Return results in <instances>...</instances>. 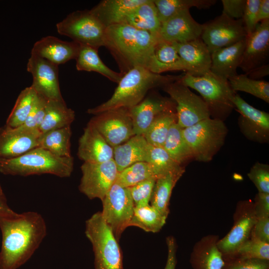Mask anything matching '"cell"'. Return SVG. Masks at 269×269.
<instances>
[{"label":"cell","instance_id":"cell-1","mask_svg":"<svg viewBox=\"0 0 269 269\" xmlns=\"http://www.w3.org/2000/svg\"><path fill=\"white\" fill-rule=\"evenodd\" d=\"M2 241L0 269H17L39 248L47 234L42 215L36 212L0 215Z\"/></svg>","mask_w":269,"mask_h":269},{"label":"cell","instance_id":"cell-2","mask_svg":"<svg viewBox=\"0 0 269 269\" xmlns=\"http://www.w3.org/2000/svg\"><path fill=\"white\" fill-rule=\"evenodd\" d=\"M158 38L126 23L106 28L104 46L110 51L123 75L135 67L148 70Z\"/></svg>","mask_w":269,"mask_h":269},{"label":"cell","instance_id":"cell-3","mask_svg":"<svg viewBox=\"0 0 269 269\" xmlns=\"http://www.w3.org/2000/svg\"><path fill=\"white\" fill-rule=\"evenodd\" d=\"M179 75H163L141 67H135L123 75L112 97L105 102L87 110L89 114L121 108H131L140 103L150 90L180 79Z\"/></svg>","mask_w":269,"mask_h":269},{"label":"cell","instance_id":"cell-4","mask_svg":"<svg viewBox=\"0 0 269 269\" xmlns=\"http://www.w3.org/2000/svg\"><path fill=\"white\" fill-rule=\"evenodd\" d=\"M73 168L72 156L59 157L40 147L16 158L0 161V172L13 176L50 174L66 178L71 176Z\"/></svg>","mask_w":269,"mask_h":269},{"label":"cell","instance_id":"cell-5","mask_svg":"<svg viewBox=\"0 0 269 269\" xmlns=\"http://www.w3.org/2000/svg\"><path fill=\"white\" fill-rule=\"evenodd\" d=\"M85 232L92 245L95 269H123L118 241L101 212L95 213L86 221Z\"/></svg>","mask_w":269,"mask_h":269},{"label":"cell","instance_id":"cell-6","mask_svg":"<svg viewBox=\"0 0 269 269\" xmlns=\"http://www.w3.org/2000/svg\"><path fill=\"white\" fill-rule=\"evenodd\" d=\"M228 129L221 119L208 118L182 129L183 137L192 153V158L209 162L223 146Z\"/></svg>","mask_w":269,"mask_h":269},{"label":"cell","instance_id":"cell-7","mask_svg":"<svg viewBox=\"0 0 269 269\" xmlns=\"http://www.w3.org/2000/svg\"><path fill=\"white\" fill-rule=\"evenodd\" d=\"M180 81L201 95L211 116L216 117L215 118L227 115L235 108L232 98L236 92L232 89L228 80L209 71L201 76L185 73Z\"/></svg>","mask_w":269,"mask_h":269},{"label":"cell","instance_id":"cell-8","mask_svg":"<svg viewBox=\"0 0 269 269\" xmlns=\"http://www.w3.org/2000/svg\"><path fill=\"white\" fill-rule=\"evenodd\" d=\"M57 32L80 45L104 46L106 27L91 10H76L56 24Z\"/></svg>","mask_w":269,"mask_h":269},{"label":"cell","instance_id":"cell-9","mask_svg":"<svg viewBox=\"0 0 269 269\" xmlns=\"http://www.w3.org/2000/svg\"><path fill=\"white\" fill-rule=\"evenodd\" d=\"M162 89L176 104L177 123L182 129L211 118L208 107L202 97L192 92L180 79Z\"/></svg>","mask_w":269,"mask_h":269},{"label":"cell","instance_id":"cell-10","mask_svg":"<svg viewBox=\"0 0 269 269\" xmlns=\"http://www.w3.org/2000/svg\"><path fill=\"white\" fill-rule=\"evenodd\" d=\"M102 215L119 241L124 231L129 227L134 205L129 187L115 183L102 200Z\"/></svg>","mask_w":269,"mask_h":269},{"label":"cell","instance_id":"cell-11","mask_svg":"<svg viewBox=\"0 0 269 269\" xmlns=\"http://www.w3.org/2000/svg\"><path fill=\"white\" fill-rule=\"evenodd\" d=\"M246 37L242 18L236 20L222 13L203 24L200 38L211 53L236 44Z\"/></svg>","mask_w":269,"mask_h":269},{"label":"cell","instance_id":"cell-12","mask_svg":"<svg viewBox=\"0 0 269 269\" xmlns=\"http://www.w3.org/2000/svg\"><path fill=\"white\" fill-rule=\"evenodd\" d=\"M113 148L134 135L129 110L121 108L95 115L89 122Z\"/></svg>","mask_w":269,"mask_h":269},{"label":"cell","instance_id":"cell-13","mask_svg":"<svg viewBox=\"0 0 269 269\" xmlns=\"http://www.w3.org/2000/svg\"><path fill=\"white\" fill-rule=\"evenodd\" d=\"M81 170L80 191L90 199L101 201L115 183L119 173L113 159L100 163L84 162Z\"/></svg>","mask_w":269,"mask_h":269},{"label":"cell","instance_id":"cell-14","mask_svg":"<svg viewBox=\"0 0 269 269\" xmlns=\"http://www.w3.org/2000/svg\"><path fill=\"white\" fill-rule=\"evenodd\" d=\"M27 70L32 76L31 87L47 101H63L59 87L58 66L31 54Z\"/></svg>","mask_w":269,"mask_h":269},{"label":"cell","instance_id":"cell-15","mask_svg":"<svg viewBox=\"0 0 269 269\" xmlns=\"http://www.w3.org/2000/svg\"><path fill=\"white\" fill-rule=\"evenodd\" d=\"M41 133L38 130L21 125L0 128V161L19 157L38 147Z\"/></svg>","mask_w":269,"mask_h":269},{"label":"cell","instance_id":"cell-16","mask_svg":"<svg viewBox=\"0 0 269 269\" xmlns=\"http://www.w3.org/2000/svg\"><path fill=\"white\" fill-rule=\"evenodd\" d=\"M235 108L240 113L238 124L240 131L248 139L259 143L269 141V114L257 109L236 93L232 98Z\"/></svg>","mask_w":269,"mask_h":269},{"label":"cell","instance_id":"cell-17","mask_svg":"<svg viewBox=\"0 0 269 269\" xmlns=\"http://www.w3.org/2000/svg\"><path fill=\"white\" fill-rule=\"evenodd\" d=\"M269 19L259 22L255 30L246 38V46L239 66L245 72L268 64Z\"/></svg>","mask_w":269,"mask_h":269},{"label":"cell","instance_id":"cell-18","mask_svg":"<svg viewBox=\"0 0 269 269\" xmlns=\"http://www.w3.org/2000/svg\"><path fill=\"white\" fill-rule=\"evenodd\" d=\"M175 108L176 104L170 98L156 93L145 97L138 104L129 108L134 134L143 135L160 114Z\"/></svg>","mask_w":269,"mask_h":269},{"label":"cell","instance_id":"cell-19","mask_svg":"<svg viewBox=\"0 0 269 269\" xmlns=\"http://www.w3.org/2000/svg\"><path fill=\"white\" fill-rule=\"evenodd\" d=\"M202 30L203 24L194 19L189 10H183L161 23L159 39L171 43L187 42L200 38Z\"/></svg>","mask_w":269,"mask_h":269},{"label":"cell","instance_id":"cell-20","mask_svg":"<svg viewBox=\"0 0 269 269\" xmlns=\"http://www.w3.org/2000/svg\"><path fill=\"white\" fill-rule=\"evenodd\" d=\"M77 155L84 162H104L113 159V148L88 123L79 139Z\"/></svg>","mask_w":269,"mask_h":269},{"label":"cell","instance_id":"cell-21","mask_svg":"<svg viewBox=\"0 0 269 269\" xmlns=\"http://www.w3.org/2000/svg\"><path fill=\"white\" fill-rule=\"evenodd\" d=\"M186 67V73L195 76L210 71L211 53L200 38L187 42L172 43Z\"/></svg>","mask_w":269,"mask_h":269},{"label":"cell","instance_id":"cell-22","mask_svg":"<svg viewBox=\"0 0 269 269\" xmlns=\"http://www.w3.org/2000/svg\"><path fill=\"white\" fill-rule=\"evenodd\" d=\"M80 45L74 41L62 40L47 36L36 41L31 54L41 57L57 66L76 58Z\"/></svg>","mask_w":269,"mask_h":269},{"label":"cell","instance_id":"cell-23","mask_svg":"<svg viewBox=\"0 0 269 269\" xmlns=\"http://www.w3.org/2000/svg\"><path fill=\"white\" fill-rule=\"evenodd\" d=\"M245 46L246 38L212 52L210 71L227 80L237 75V69L240 65Z\"/></svg>","mask_w":269,"mask_h":269},{"label":"cell","instance_id":"cell-24","mask_svg":"<svg viewBox=\"0 0 269 269\" xmlns=\"http://www.w3.org/2000/svg\"><path fill=\"white\" fill-rule=\"evenodd\" d=\"M149 144L143 135H134L113 148V159L119 172L134 163L146 161Z\"/></svg>","mask_w":269,"mask_h":269},{"label":"cell","instance_id":"cell-25","mask_svg":"<svg viewBox=\"0 0 269 269\" xmlns=\"http://www.w3.org/2000/svg\"><path fill=\"white\" fill-rule=\"evenodd\" d=\"M144 0H103L91 11L106 27L124 23L127 15Z\"/></svg>","mask_w":269,"mask_h":269},{"label":"cell","instance_id":"cell-26","mask_svg":"<svg viewBox=\"0 0 269 269\" xmlns=\"http://www.w3.org/2000/svg\"><path fill=\"white\" fill-rule=\"evenodd\" d=\"M148 70L161 74L169 71L186 72V67L173 44L158 39L154 47Z\"/></svg>","mask_w":269,"mask_h":269},{"label":"cell","instance_id":"cell-27","mask_svg":"<svg viewBox=\"0 0 269 269\" xmlns=\"http://www.w3.org/2000/svg\"><path fill=\"white\" fill-rule=\"evenodd\" d=\"M124 23L149 32L159 38L161 23L153 0L144 1L126 17Z\"/></svg>","mask_w":269,"mask_h":269},{"label":"cell","instance_id":"cell-28","mask_svg":"<svg viewBox=\"0 0 269 269\" xmlns=\"http://www.w3.org/2000/svg\"><path fill=\"white\" fill-rule=\"evenodd\" d=\"M184 171L183 167L163 174L155 180L150 200V205L166 217L169 212V203L173 188Z\"/></svg>","mask_w":269,"mask_h":269},{"label":"cell","instance_id":"cell-29","mask_svg":"<svg viewBox=\"0 0 269 269\" xmlns=\"http://www.w3.org/2000/svg\"><path fill=\"white\" fill-rule=\"evenodd\" d=\"M78 71H93L100 74L110 81L119 83L123 75L109 68L102 61L98 54V49L80 45L75 58Z\"/></svg>","mask_w":269,"mask_h":269},{"label":"cell","instance_id":"cell-30","mask_svg":"<svg viewBox=\"0 0 269 269\" xmlns=\"http://www.w3.org/2000/svg\"><path fill=\"white\" fill-rule=\"evenodd\" d=\"M75 117L74 111L67 106L64 100L47 101L45 114L38 130L42 134L70 126Z\"/></svg>","mask_w":269,"mask_h":269},{"label":"cell","instance_id":"cell-31","mask_svg":"<svg viewBox=\"0 0 269 269\" xmlns=\"http://www.w3.org/2000/svg\"><path fill=\"white\" fill-rule=\"evenodd\" d=\"M71 135L70 126L41 134L38 140V147L59 157H71Z\"/></svg>","mask_w":269,"mask_h":269},{"label":"cell","instance_id":"cell-32","mask_svg":"<svg viewBox=\"0 0 269 269\" xmlns=\"http://www.w3.org/2000/svg\"><path fill=\"white\" fill-rule=\"evenodd\" d=\"M257 220V216L250 215L243 217L231 231L216 245L222 252L228 254L236 253L248 238Z\"/></svg>","mask_w":269,"mask_h":269},{"label":"cell","instance_id":"cell-33","mask_svg":"<svg viewBox=\"0 0 269 269\" xmlns=\"http://www.w3.org/2000/svg\"><path fill=\"white\" fill-rule=\"evenodd\" d=\"M166 219L149 204L134 206L129 226H135L145 232L156 233L161 230Z\"/></svg>","mask_w":269,"mask_h":269},{"label":"cell","instance_id":"cell-34","mask_svg":"<svg viewBox=\"0 0 269 269\" xmlns=\"http://www.w3.org/2000/svg\"><path fill=\"white\" fill-rule=\"evenodd\" d=\"M175 122L176 109L166 110L154 119L143 135L148 144L163 147L169 130Z\"/></svg>","mask_w":269,"mask_h":269},{"label":"cell","instance_id":"cell-35","mask_svg":"<svg viewBox=\"0 0 269 269\" xmlns=\"http://www.w3.org/2000/svg\"><path fill=\"white\" fill-rule=\"evenodd\" d=\"M216 1L215 0H153L161 23L178 12L189 10L192 7L207 9Z\"/></svg>","mask_w":269,"mask_h":269},{"label":"cell","instance_id":"cell-36","mask_svg":"<svg viewBox=\"0 0 269 269\" xmlns=\"http://www.w3.org/2000/svg\"><path fill=\"white\" fill-rule=\"evenodd\" d=\"M163 147L170 157L180 165L192 158L190 149L182 134V128L177 122L171 125Z\"/></svg>","mask_w":269,"mask_h":269},{"label":"cell","instance_id":"cell-37","mask_svg":"<svg viewBox=\"0 0 269 269\" xmlns=\"http://www.w3.org/2000/svg\"><path fill=\"white\" fill-rule=\"evenodd\" d=\"M36 95L31 86L22 90L6 120L5 125L16 128L23 125L30 113Z\"/></svg>","mask_w":269,"mask_h":269},{"label":"cell","instance_id":"cell-38","mask_svg":"<svg viewBox=\"0 0 269 269\" xmlns=\"http://www.w3.org/2000/svg\"><path fill=\"white\" fill-rule=\"evenodd\" d=\"M157 176L151 166L147 162L133 164L118 173L115 183L123 187H130L142 181Z\"/></svg>","mask_w":269,"mask_h":269},{"label":"cell","instance_id":"cell-39","mask_svg":"<svg viewBox=\"0 0 269 269\" xmlns=\"http://www.w3.org/2000/svg\"><path fill=\"white\" fill-rule=\"evenodd\" d=\"M232 89L242 91L269 103V83L261 80L249 78L245 74H237L228 80Z\"/></svg>","mask_w":269,"mask_h":269},{"label":"cell","instance_id":"cell-40","mask_svg":"<svg viewBox=\"0 0 269 269\" xmlns=\"http://www.w3.org/2000/svg\"><path fill=\"white\" fill-rule=\"evenodd\" d=\"M146 162L151 166L157 178L168 172L183 167L170 157L163 147L154 146L149 144Z\"/></svg>","mask_w":269,"mask_h":269},{"label":"cell","instance_id":"cell-41","mask_svg":"<svg viewBox=\"0 0 269 269\" xmlns=\"http://www.w3.org/2000/svg\"><path fill=\"white\" fill-rule=\"evenodd\" d=\"M235 253L239 258L269 261V244L253 236L251 240L244 243Z\"/></svg>","mask_w":269,"mask_h":269},{"label":"cell","instance_id":"cell-42","mask_svg":"<svg viewBox=\"0 0 269 269\" xmlns=\"http://www.w3.org/2000/svg\"><path fill=\"white\" fill-rule=\"evenodd\" d=\"M156 179H149L129 187L134 206L149 204Z\"/></svg>","mask_w":269,"mask_h":269},{"label":"cell","instance_id":"cell-43","mask_svg":"<svg viewBox=\"0 0 269 269\" xmlns=\"http://www.w3.org/2000/svg\"><path fill=\"white\" fill-rule=\"evenodd\" d=\"M250 179L257 188L259 192L269 193V166L256 162L248 173Z\"/></svg>","mask_w":269,"mask_h":269},{"label":"cell","instance_id":"cell-44","mask_svg":"<svg viewBox=\"0 0 269 269\" xmlns=\"http://www.w3.org/2000/svg\"><path fill=\"white\" fill-rule=\"evenodd\" d=\"M47 101L36 94L30 113L22 125L38 130L44 119Z\"/></svg>","mask_w":269,"mask_h":269},{"label":"cell","instance_id":"cell-45","mask_svg":"<svg viewBox=\"0 0 269 269\" xmlns=\"http://www.w3.org/2000/svg\"><path fill=\"white\" fill-rule=\"evenodd\" d=\"M198 269H222L225 262L216 245L211 247L197 261Z\"/></svg>","mask_w":269,"mask_h":269},{"label":"cell","instance_id":"cell-46","mask_svg":"<svg viewBox=\"0 0 269 269\" xmlns=\"http://www.w3.org/2000/svg\"><path fill=\"white\" fill-rule=\"evenodd\" d=\"M261 0H246L244 14L242 18L247 36L256 29L257 24L258 10Z\"/></svg>","mask_w":269,"mask_h":269},{"label":"cell","instance_id":"cell-47","mask_svg":"<svg viewBox=\"0 0 269 269\" xmlns=\"http://www.w3.org/2000/svg\"><path fill=\"white\" fill-rule=\"evenodd\" d=\"M222 13L230 18L241 19L243 17L246 0H222Z\"/></svg>","mask_w":269,"mask_h":269},{"label":"cell","instance_id":"cell-48","mask_svg":"<svg viewBox=\"0 0 269 269\" xmlns=\"http://www.w3.org/2000/svg\"><path fill=\"white\" fill-rule=\"evenodd\" d=\"M269 261L239 258L222 269H269Z\"/></svg>","mask_w":269,"mask_h":269},{"label":"cell","instance_id":"cell-49","mask_svg":"<svg viewBox=\"0 0 269 269\" xmlns=\"http://www.w3.org/2000/svg\"><path fill=\"white\" fill-rule=\"evenodd\" d=\"M255 237L265 242H269V216H257V220L254 226Z\"/></svg>","mask_w":269,"mask_h":269},{"label":"cell","instance_id":"cell-50","mask_svg":"<svg viewBox=\"0 0 269 269\" xmlns=\"http://www.w3.org/2000/svg\"><path fill=\"white\" fill-rule=\"evenodd\" d=\"M168 255L165 267L164 269H175L176 264V244L172 237L167 238Z\"/></svg>","mask_w":269,"mask_h":269},{"label":"cell","instance_id":"cell-51","mask_svg":"<svg viewBox=\"0 0 269 269\" xmlns=\"http://www.w3.org/2000/svg\"><path fill=\"white\" fill-rule=\"evenodd\" d=\"M257 199L259 214L257 216H269V193L259 192Z\"/></svg>","mask_w":269,"mask_h":269},{"label":"cell","instance_id":"cell-52","mask_svg":"<svg viewBox=\"0 0 269 269\" xmlns=\"http://www.w3.org/2000/svg\"><path fill=\"white\" fill-rule=\"evenodd\" d=\"M245 74L251 79L254 80H260V79L269 75V64H265L263 66L257 67Z\"/></svg>","mask_w":269,"mask_h":269},{"label":"cell","instance_id":"cell-53","mask_svg":"<svg viewBox=\"0 0 269 269\" xmlns=\"http://www.w3.org/2000/svg\"><path fill=\"white\" fill-rule=\"evenodd\" d=\"M269 19V0H261L259 6L257 22L259 23L261 21Z\"/></svg>","mask_w":269,"mask_h":269},{"label":"cell","instance_id":"cell-54","mask_svg":"<svg viewBox=\"0 0 269 269\" xmlns=\"http://www.w3.org/2000/svg\"><path fill=\"white\" fill-rule=\"evenodd\" d=\"M12 211L13 210L7 205L4 193H0V215L7 214Z\"/></svg>","mask_w":269,"mask_h":269},{"label":"cell","instance_id":"cell-55","mask_svg":"<svg viewBox=\"0 0 269 269\" xmlns=\"http://www.w3.org/2000/svg\"><path fill=\"white\" fill-rule=\"evenodd\" d=\"M2 192H3L0 183V193H2Z\"/></svg>","mask_w":269,"mask_h":269}]
</instances>
